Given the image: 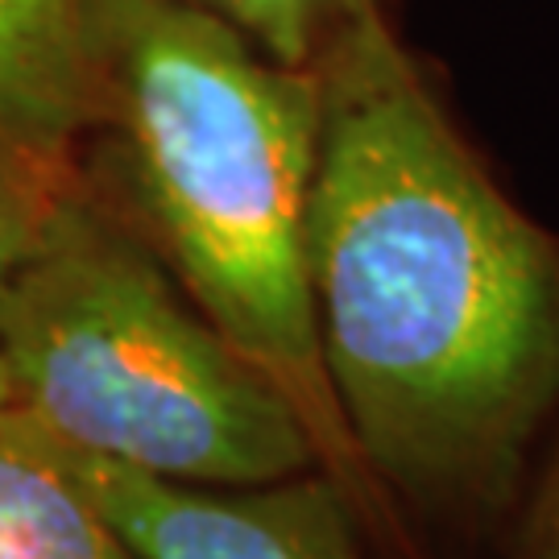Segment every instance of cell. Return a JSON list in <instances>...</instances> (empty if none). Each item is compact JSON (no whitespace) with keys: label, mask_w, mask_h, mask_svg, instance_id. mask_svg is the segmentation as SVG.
<instances>
[{"label":"cell","mask_w":559,"mask_h":559,"mask_svg":"<svg viewBox=\"0 0 559 559\" xmlns=\"http://www.w3.org/2000/svg\"><path fill=\"white\" fill-rule=\"evenodd\" d=\"M316 83L307 274L340 423L411 506L493 519L559 406V240L480 166L378 4Z\"/></svg>","instance_id":"obj_1"},{"label":"cell","mask_w":559,"mask_h":559,"mask_svg":"<svg viewBox=\"0 0 559 559\" xmlns=\"http://www.w3.org/2000/svg\"><path fill=\"white\" fill-rule=\"evenodd\" d=\"M87 34L108 179L92 187L286 390L328 473L360 468L323 373L307 274L316 67L265 55L187 0H87Z\"/></svg>","instance_id":"obj_2"},{"label":"cell","mask_w":559,"mask_h":559,"mask_svg":"<svg viewBox=\"0 0 559 559\" xmlns=\"http://www.w3.org/2000/svg\"><path fill=\"white\" fill-rule=\"evenodd\" d=\"M0 365L41 431L150 477L240 489L323 468L286 390L83 175L0 295Z\"/></svg>","instance_id":"obj_3"},{"label":"cell","mask_w":559,"mask_h":559,"mask_svg":"<svg viewBox=\"0 0 559 559\" xmlns=\"http://www.w3.org/2000/svg\"><path fill=\"white\" fill-rule=\"evenodd\" d=\"M41 440L133 559H360L336 480L320 477V468L216 489L150 477L50 431Z\"/></svg>","instance_id":"obj_4"},{"label":"cell","mask_w":559,"mask_h":559,"mask_svg":"<svg viewBox=\"0 0 559 559\" xmlns=\"http://www.w3.org/2000/svg\"><path fill=\"white\" fill-rule=\"evenodd\" d=\"M87 0H0V141L75 166L96 117Z\"/></svg>","instance_id":"obj_5"},{"label":"cell","mask_w":559,"mask_h":559,"mask_svg":"<svg viewBox=\"0 0 559 559\" xmlns=\"http://www.w3.org/2000/svg\"><path fill=\"white\" fill-rule=\"evenodd\" d=\"M0 559H133L17 406L0 415Z\"/></svg>","instance_id":"obj_6"},{"label":"cell","mask_w":559,"mask_h":559,"mask_svg":"<svg viewBox=\"0 0 559 559\" xmlns=\"http://www.w3.org/2000/svg\"><path fill=\"white\" fill-rule=\"evenodd\" d=\"M237 25L265 55L290 67H316L340 29L373 0H187Z\"/></svg>","instance_id":"obj_7"},{"label":"cell","mask_w":559,"mask_h":559,"mask_svg":"<svg viewBox=\"0 0 559 559\" xmlns=\"http://www.w3.org/2000/svg\"><path fill=\"white\" fill-rule=\"evenodd\" d=\"M75 179V166H50L0 141V295L34 253L59 195Z\"/></svg>","instance_id":"obj_8"},{"label":"cell","mask_w":559,"mask_h":559,"mask_svg":"<svg viewBox=\"0 0 559 559\" xmlns=\"http://www.w3.org/2000/svg\"><path fill=\"white\" fill-rule=\"evenodd\" d=\"M531 559H559V456L551 473L543 480V493L535 501V519H531Z\"/></svg>","instance_id":"obj_9"},{"label":"cell","mask_w":559,"mask_h":559,"mask_svg":"<svg viewBox=\"0 0 559 559\" xmlns=\"http://www.w3.org/2000/svg\"><path fill=\"white\" fill-rule=\"evenodd\" d=\"M13 406V390H9V373H4V365H0V415Z\"/></svg>","instance_id":"obj_10"}]
</instances>
